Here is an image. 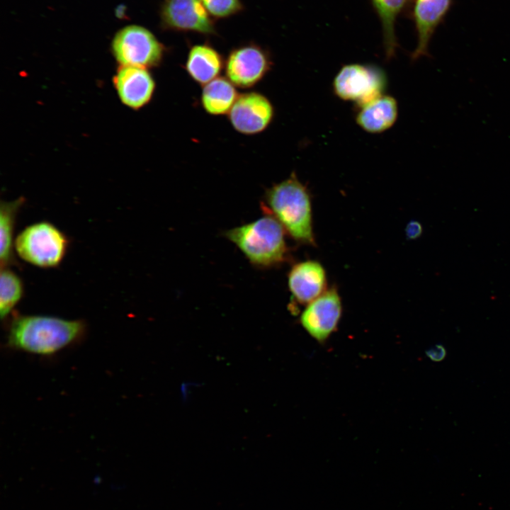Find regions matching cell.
<instances>
[{
    "instance_id": "6da1fadb",
    "label": "cell",
    "mask_w": 510,
    "mask_h": 510,
    "mask_svg": "<svg viewBox=\"0 0 510 510\" xmlns=\"http://www.w3.org/2000/svg\"><path fill=\"white\" fill-rule=\"evenodd\" d=\"M264 198V213L274 217L290 237L298 244L317 246L312 194L295 171L266 189Z\"/></svg>"
},
{
    "instance_id": "7a4b0ae2",
    "label": "cell",
    "mask_w": 510,
    "mask_h": 510,
    "mask_svg": "<svg viewBox=\"0 0 510 510\" xmlns=\"http://www.w3.org/2000/svg\"><path fill=\"white\" fill-rule=\"evenodd\" d=\"M85 329L81 320L47 315H18L10 324L8 344L28 353L50 355L79 340Z\"/></svg>"
},
{
    "instance_id": "3957f363",
    "label": "cell",
    "mask_w": 510,
    "mask_h": 510,
    "mask_svg": "<svg viewBox=\"0 0 510 510\" xmlns=\"http://www.w3.org/2000/svg\"><path fill=\"white\" fill-rule=\"evenodd\" d=\"M286 232L272 215H265L250 222L230 229L225 237L234 243L251 264L260 268L278 266L290 257Z\"/></svg>"
},
{
    "instance_id": "277c9868",
    "label": "cell",
    "mask_w": 510,
    "mask_h": 510,
    "mask_svg": "<svg viewBox=\"0 0 510 510\" xmlns=\"http://www.w3.org/2000/svg\"><path fill=\"white\" fill-rule=\"evenodd\" d=\"M65 234L53 224L42 221L25 227L14 240V249L26 262L40 268L59 266L68 248Z\"/></svg>"
},
{
    "instance_id": "5b68a950",
    "label": "cell",
    "mask_w": 510,
    "mask_h": 510,
    "mask_svg": "<svg viewBox=\"0 0 510 510\" xmlns=\"http://www.w3.org/2000/svg\"><path fill=\"white\" fill-rule=\"evenodd\" d=\"M110 48L119 66L147 69L159 66L164 54L163 44L149 30L139 25H128L118 30Z\"/></svg>"
},
{
    "instance_id": "8992f818",
    "label": "cell",
    "mask_w": 510,
    "mask_h": 510,
    "mask_svg": "<svg viewBox=\"0 0 510 510\" xmlns=\"http://www.w3.org/2000/svg\"><path fill=\"white\" fill-rule=\"evenodd\" d=\"M387 78L385 71L370 64L353 63L343 66L332 83L336 96L356 106L385 94Z\"/></svg>"
},
{
    "instance_id": "52a82bcc",
    "label": "cell",
    "mask_w": 510,
    "mask_h": 510,
    "mask_svg": "<svg viewBox=\"0 0 510 510\" xmlns=\"http://www.w3.org/2000/svg\"><path fill=\"white\" fill-rule=\"evenodd\" d=\"M342 312L341 297L337 287L332 285L305 306L300 322L313 339L324 343L337 329Z\"/></svg>"
},
{
    "instance_id": "ba28073f",
    "label": "cell",
    "mask_w": 510,
    "mask_h": 510,
    "mask_svg": "<svg viewBox=\"0 0 510 510\" xmlns=\"http://www.w3.org/2000/svg\"><path fill=\"white\" fill-rule=\"evenodd\" d=\"M268 52L256 44L233 49L225 61L227 78L237 87L248 89L258 84L271 69Z\"/></svg>"
},
{
    "instance_id": "9c48e42d",
    "label": "cell",
    "mask_w": 510,
    "mask_h": 510,
    "mask_svg": "<svg viewBox=\"0 0 510 510\" xmlns=\"http://www.w3.org/2000/svg\"><path fill=\"white\" fill-rule=\"evenodd\" d=\"M164 29L215 34L213 19L200 0H164L159 10Z\"/></svg>"
},
{
    "instance_id": "30bf717a",
    "label": "cell",
    "mask_w": 510,
    "mask_h": 510,
    "mask_svg": "<svg viewBox=\"0 0 510 510\" xmlns=\"http://www.w3.org/2000/svg\"><path fill=\"white\" fill-rule=\"evenodd\" d=\"M274 108L264 95L250 91L239 94L228 113L233 128L251 135L265 130L274 117Z\"/></svg>"
},
{
    "instance_id": "8fae6325",
    "label": "cell",
    "mask_w": 510,
    "mask_h": 510,
    "mask_svg": "<svg viewBox=\"0 0 510 510\" xmlns=\"http://www.w3.org/2000/svg\"><path fill=\"white\" fill-rule=\"evenodd\" d=\"M288 285L292 302L306 306L327 290L326 269L317 260L295 263L288 274Z\"/></svg>"
},
{
    "instance_id": "7c38bea8",
    "label": "cell",
    "mask_w": 510,
    "mask_h": 510,
    "mask_svg": "<svg viewBox=\"0 0 510 510\" xmlns=\"http://www.w3.org/2000/svg\"><path fill=\"white\" fill-rule=\"evenodd\" d=\"M113 85L121 103L133 110L147 105L156 88L147 69L133 66H119L113 76Z\"/></svg>"
},
{
    "instance_id": "4fadbf2b",
    "label": "cell",
    "mask_w": 510,
    "mask_h": 510,
    "mask_svg": "<svg viewBox=\"0 0 510 510\" xmlns=\"http://www.w3.org/2000/svg\"><path fill=\"white\" fill-rule=\"evenodd\" d=\"M453 0H413L412 17L414 23L417 43L411 55L413 62L429 57L430 41L438 26L445 18Z\"/></svg>"
},
{
    "instance_id": "5bb4252c",
    "label": "cell",
    "mask_w": 510,
    "mask_h": 510,
    "mask_svg": "<svg viewBox=\"0 0 510 510\" xmlns=\"http://www.w3.org/2000/svg\"><path fill=\"white\" fill-rule=\"evenodd\" d=\"M355 120L364 131L377 134L389 130L398 115L397 100L382 94L366 103L356 106Z\"/></svg>"
},
{
    "instance_id": "9a60e30c",
    "label": "cell",
    "mask_w": 510,
    "mask_h": 510,
    "mask_svg": "<svg viewBox=\"0 0 510 510\" xmlns=\"http://www.w3.org/2000/svg\"><path fill=\"white\" fill-rule=\"evenodd\" d=\"M223 67L224 61L221 55L206 44L191 47L185 66L191 78L203 86L218 77Z\"/></svg>"
},
{
    "instance_id": "2e32d148",
    "label": "cell",
    "mask_w": 510,
    "mask_h": 510,
    "mask_svg": "<svg viewBox=\"0 0 510 510\" xmlns=\"http://www.w3.org/2000/svg\"><path fill=\"white\" fill-rule=\"evenodd\" d=\"M370 1L381 23L385 57L390 60L395 56L398 47L395 34L396 21L413 0Z\"/></svg>"
},
{
    "instance_id": "e0dca14e",
    "label": "cell",
    "mask_w": 510,
    "mask_h": 510,
    "mask_svg": "<svg viewBox=\"0 0 510 510\" xmlns=\"http://www.w3.org/2000/svg\"><path fill=\"white\" fill-rule=\"evenodd\" d=\"M239 94L227 79L218 76L203 86L200 101L206 113L213 115L228 114Z\"/></svg>"
},
{
    "instance_id": "ac0fdd59",
    "label": "cell",
    "mask_w": 510,
    "mask_h": 510,
    "mask_svg": "<svg viewBox=\"0 0 510 510\" xmlns=\"http://www.w3.org/2000/svg\"><path fill=\"white\" fill-rule=\"evenodd\" d=\"M23 198L2 202L0 208V261L1 266L9 267L13 261V234L18 212Z\"/></svg>"
},
{
    "instance_id": "d6986e66",
    "label": "cell",
    "mask_w": 510,
    "mask_h": 510,
    "mask_svg": "<svg viewBox=\"0 0 510 510\" xmlns=\"http://www.w3.org/2000/svg\"><path fill=\"white\" fill-rule=\"evenodd\" d=\"M24 293L21 278L9 267H3L0 276V314L6 318L21 300Z\"/></svg>"
},
{
    "instance_id": "ffe728a7",
    "label": "cell",
    "mask_w": 510,
    "mask_h": 510,
    "mask_svg": "<svg viewBox=\"0 0 510 510\" xmlns=\"http://www.w3.org/2000/svg\"><path fill=\"white\" fill-rule=\"evenodd\" d=\"M208 13L216 18H227L243 10L240 0H200Z\"/></svg>"
},
{
    "instance_id": "44dd1931",
    "label": "cell",
    "mask_w": 510,
    "mask_h": 510,
    "mask_svg": "<svg viewBox=\"0 0 510 510\" xmlns=\"http://www.w3.org/2000/svg\"><path fill=\"white\" fill-rule=\"evenodd\" d=\"M426 354L431 361L438 362L446 357V350L441 344H436L426 350Z\"/></svg>"
},
{
    "instance_id": "7402d4cb",
    "label": "cell",
    "mask_w": 510,
    "mask_h": 510,
    "mask_svg": "<svg viewBox=\"0 0 510 510\" xmlns=\"http://www.w3.org/2000/svg\"><path fill=\"white\" fill-rule=\"evenodd\" d=\"M422 232L421 224L416 221L412 222L407 226V234L408 237L415 239L419 237Z\"/></svg>"
}]
</instances>
